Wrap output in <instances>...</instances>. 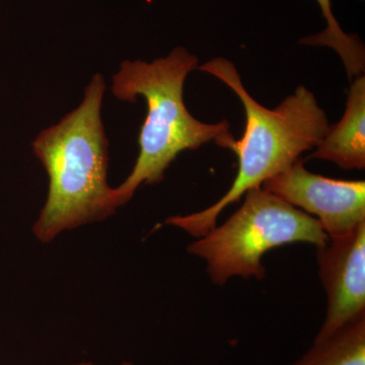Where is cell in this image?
<instances>
[{
	"label": "cell",
	"instance_id": "30bf717a",
	"mask_svg": "<svg viewBox=\"0 0 365 365\" xmlns=\"http://www.w3.org/2000/svg\"><path fill=\"white\" fill-rule=\"evenodd\" d=\"M76 365H93V364H76ZM119 365H133V364H130V362H124V364H121Z\"/></svg>",
	"mask_w": 365,
	"mask_h": 365
},
{
	"label": "cell",
	"instance_id": "9c48e42d",
	"mask_svg": "<svg viewBox=\"0 0 365 365\" xmlns=\"http://www.w3.org/2000/svg\"><path fill=\"white\" fill-rule=\"evenodd\" d=\"M327 21L323 32L304 38L299 43L309 46H327L339 55L348 78L361 76L365 69V50L361 41L355 35L346 34L334 16L331 0H317Z\"/></svg>",
	"mask_w": 365,
	"mask_h": 365
},
{
	"label": "cell",
	"instance_id": "8992f818",
	"mask_svg": "<svg viewBox=\"0 0 365 365\" xmlns=\"http://www.w3.org/2000/svg\"><path fill=\"white\" fill-rule=\"evenodd\" d=\"M319 279L327 295L323 325L314 339L327 337L365 314V222L319 247Z\"/></svg>",
	"mask_w": 365,
	"mask_h": 365
},
{
	"label": "cell",
	"instance_id": "3957f363",
	"mask_svg": "<svg viewBox=\"0 0 365 365\" xmlns=\"http://www.w3.org/2000/svg\"><path fill=\"white\" fill-rule=\"evenodd\" d=\"M199 59L182 47L167 57L148 62H122L113 76L112 93L117 98L136 103L145 98L148 114L139 133V155L130 175L115 189L119 205L128 202L140 185L163 181L165 170L184 150H194L215 141L225 148L234 135L227 120L204 123L192 116L184 103V85Z\"/></svg>",
	"mask_w": 365,
	"mask_h": 365
},
{
	"label": "cell",
	"instance_id": "277c9868",
	"mask_svg": "<svg viewBox=\"0 0 365 365\" xmlns=\"http://www.w3.org/2000/svg\"><path fill=\"white\" fill-rule=\"evenodd\" d=\"M239 210L198 241L190 245V254L203 259L216 285L232 277L263 279L264 255L295 242L314 245L328 242L321 223L311 215L263 188L250 190Z\"/></svg>",
	"mask_w": 365,
	"mask_h": 365
},
{
	"label": "cell",
	"instance_id": "52a82bcc",
	"mask_svg": "<svg viewBox=\"0 0 365 365\" xmlns=\"http://www.w3.org/2000/svg\"><path fill=\"white\" fill-rule=\"evenodd\" d=\"M309 158L329 160L347 170L364 169V76L354 78L348 93L344 114L337 124L329 127Z\"/></svg>",
	"mask_w": 365,
	"mask_h": 365
},
{
	"label": "cell",
	"instance_id": "7a4b0ae2",
	"mask_svg": "<svg viewBox=\"0 0 365 365\" xmlns=\"http://www.w3.org/2000/svg\"><path fill=\"white\" fill-rule=\"evenodd\" d=\"M105 88L102 74H95L81 105L33 143L34 153L49 177L47 201L33 228L41 242L104 220L120 207L116 192L107 182L109 143L102 121Z\"/></svg>",
	"mask_w": 365,
	"mask_h": 365
},
{
	"label": "cell",
	"instance_id": "6da1fadb",
	"mask_svg": "<svg viewBox=\"0 0 365 365\" xmlns=\"http://www.w3.org/2000/svg\"><path fill=\"white\" fill-rule=\"evenodd\" d=\"M198 68L215 76L234 91L246 115L242 139L235 140L232 137L223 148L234 151L239 163L230 190L204 210L165 220V225L201 237L216 227L218 216L227 206L237 202L250 190L261 188L264 182L299 160L302 153L314 150L330 124L314 93L306 86H299L275 109H268L250 95L237 67L230 60L216 57Z\"/></svg>",
	"mask_w": 365,
	"mask_h": 365
},
{
	"label": "cell",
	"instance_id": "5b68a950",
	"mask_svg": "<svg viewBox=\"0 0 365 365\" xmlns=\"http://www.w3.org/2000/svg\"><path fill=\"white\" fill-rule=\"evenodd\" d=\"M262 188L304 212L317 216L329 237L347 234L365 222V182L314 174L297 160Z\"/></svg>",
	"mask_w": 365,
	"mask_h": 365
},
{
	"label": "cell",
	"instance_id": "ba28073f",
	"mask_svg": "<svg viewBox=\"0 0 365 365\" xmlns=\"http://www.w3.org/2000/svg\"><path fill=\"white\" fill-rule=\"evenodd\" d=\"M294 365H365V314L313 346Z\"/></svg>",
	"mask_w": 365,
	"mask_h": 365
}]
</instances>
